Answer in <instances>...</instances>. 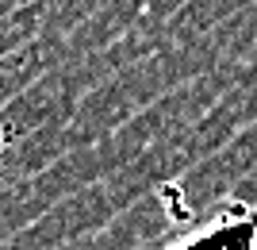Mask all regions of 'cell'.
I'll return each instance as SVG.
<instances>
[{
	"mask_svg": "<svg viewBox=\"0 0 257 250\" xmlns=\"http://www.w3.org/2000/svg\"><path fill=\"white\" fill-rule=\"evenodd\" d=\"M158 250H257V208L249 204H223L215 216L196 223Z\"/></svg>",
	"mask_w": 257,
	"mask_h": 250,
	"instance_id": "1",
	"label": "cell"
}]
</instances>
